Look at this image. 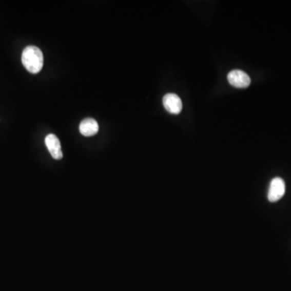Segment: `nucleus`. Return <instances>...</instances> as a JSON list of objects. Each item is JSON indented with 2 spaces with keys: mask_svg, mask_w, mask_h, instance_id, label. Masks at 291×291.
<instances>
[{
  "mask_svg": "<svg viewBox=\"0 0 291 291\" xmlns=\"http://www.w3.org/2000/svg\"><path fill=\"white\" fill-rule=\"evenodd\" d=\"M21 60L27 71L32 74L40 72L44 64L43 53L36 46H27L22 53Z\"/></svg>",
  "mask_w": 291,
  "mask_h": 291,
  "instance_id": "obj_1",
  "label": "nucleus"
},
{
  "mask_svg": "<svg viewBox=\"0 0 291 291\" xmlns=\"http://www.w3.org/2000/svg\"><path fill=\"white\" fill-rule=\"evenodd\" d=\"M285 192V181L281 177H275L271 181L268 188V199L270 202L279 201Z\"/></svg>",
  "mask_w": 291,
  "mask_h": 291,
  "instance_id": "obj_2",
  "label": "nucleus"
},
{
  "mask_svg": "<svg viewBox=\"0 0 291 291\" xmlns=\"http://www.w3.org/2000/svg\"><path fill=\"white\" fill-rule=\"evenodd\" d=\"M227 80L230 85L238 88H247L251 84V79L248 74L240 70L230 71L227 75Z\"/></svg>",
  "mask_w": 291,
  "mask_h": 291,
  "instance_id": "obj_3",
  "label": "nucleus"
},
{
  "mask_svg": "<svg viewBox=\"0 0 291 291\" xmlns=\"http://www.w3.org/2000/svg\"><path fill=\"white\" fill-rule=\"evenodd\" d=\"M163 104L166 110L171 114H179L182 110V101L177 94L168 93L164 95Z\"/></svg>",
  "mask_w": 291,
  "mask_h": 291,
  "instance_id": "obj_4",
  "label": "nucleus"
},
{
  "mask_svg": "<svg viewBox=\"0 0 291 291\" xmlns=\"http://www.w3.org/2000/svg\"><path fill=\"white\" fill-rule=\"evenodd\" d=\"M45 142H46V147L50 151L52 157L54 160H61L63 158V151H62L61 143L59 141V138L55 134L50 133V134H48L46 136Z\"/></svg>",
  "mask_w": 291,
  "mask_h": 291,
  "instance_id": "obj_5",
  "label": "nucleus"
},
{
  "mask_svg": "<svg viewBox=\"0 0 291 291\" xmlns=\"http://www.w3.org/2000/svg\"><path fill=\"white\" fill-rule=\"evenodd\" d=\"M80 131L86 137L95 135L99 131V125L93 118H86L80 123Z\"/></svg>",
  "mask_w": 291,
  "mask_h": 291,
  "instance_id": "obj_6",
  "label": "nucleus"
}]
</instances>
